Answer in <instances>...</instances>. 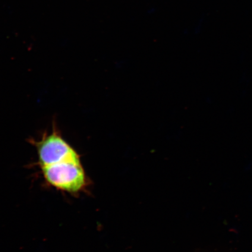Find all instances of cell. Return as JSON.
Here are the masks:
<instances>
[{
    "instance_id": "6da1fadb",
    "label": "cell",
    "mask_w": 252,
    "mask_h": 252,
    "mask_svg": "<svg viewBox=\"0 0 252 252\" xmlns=\"http://www.w3.org/2000/svg\"><path fill=\"white\" fill-rule=\"evenodd\" d=\"M47 184L59 190L72 195L86 191L91 182L81 160H70L41 167Z\"/></svg>"
},
{
    "instance_id": "7a4b0ae2",
    "label": "cell",
    "mask_w": 252,
    "mask_h": 252,
    "mask_svg": "<svg viewBox=\"0 0 252 252\" xmlns=\"http://www.w3.org/2000/svg\"><path fill=\"white\" fill-rule=\"evenodd\" d=\"M31 141L36 148L40 168L70 160H81L77 151L55 127L52 133L43 134L39 141Z\"/></svg>"
}]
</instances>
